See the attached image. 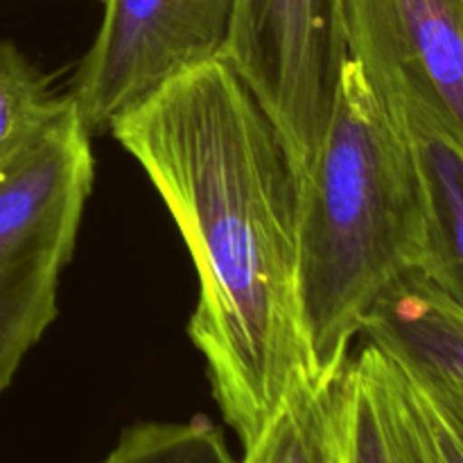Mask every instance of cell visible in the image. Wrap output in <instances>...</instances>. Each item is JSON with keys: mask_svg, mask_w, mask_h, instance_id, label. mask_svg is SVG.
Listing matches in <instances>:
<instances>
[{"mask_svg": "<svg viewBox=\"0 0 463 463\" xmlns=\"http://www.w3.org/2000/svg\"><path fill=\"white\" fill-rule=\"evenodd\" d=\"M170 211L199 279L188 337L242 446L307 371L288 147L231 63L167 81L109 129Z\"/></svg>", "mask_w": 463, "mask_h": 463, "instance_id": "cell-1", "label": "cell"}, {"mask_svg": "<svg viewBox=\"0 0 463 463\" xmlns=\"http://www.w3.org/2000/svg\"><path fill=\"white\" fill-rule=\"evenodd\" d=\"M428 247L414 143L348 59L324 143L297 190V301L307 373L339 378L380 298Z\"/></svg>", "mask_w": 463, "mask_h": 463, "instance_id": "cell-2", "label": "cell"}, {"mask_svg": "<svg viewBox=\"0 0 463 463\" xmlns=\"http://www.w3.org/2000/svg\"><path fill=\"white\" fill-rule=\"evenodd\" d=\"M93 185L90 134L63 95L0 170V396L57 319L61 271Z\"/></svg>", "mask_w": 463, "mask_h": 463, "instance_id": "cell-3", "label": "cell"}, {"mask_svg": "<svg viewBox=\"0 0 463 463\" xmlns=\"http://www.w3.org/2000/svg\"><path fill=\"white\" fill-rule=\"evenodd\" d=\"M224 59L271 118L301 179L348 61L344 0H235Z\"/></svg>", "mask_w": 463, "mask_h": 463, "instance_id": "cell-4", "label": "cell"}, {"mask_svg": "<svg viewBox=\"0 0 463 463\" xmlns=\"http://www.w3.org/2000/svg\"><path fill=\"white\" fill-rule=\"evenodd\" d=\"M235 0H102V23L68 98L89 134L175 77L224 57Z\"/></svg>", "mask_w": 463, "mask_h": 463, "instance_id": "cell-5", "label": "cell"}, {"mask_svg": "<svg viewBox=\"0 0 463 463\" xmlns=\"http://www.w3.org/2000/svg\"><path fill=\"white\" fill-rule=\"evenodd\" d=\"M348 59L405 129L463 147V0H344Z\"/></svg>", "mask_w": 463, "mask_h": 463, "instance_id": "cell-6", "label": "cell"}, {"mask_svg": "<svg viewBox=\"0 0 463 463\" xmlns=\"http://www.w3.org/2000/svg\"><path fill=\"white\" fill-rule=\"evenodd\" d=\"M342 463H437L396 364L366 342L339 378Z\"/></svg>", "mask_w": 463, "mask_h": 463, "instance_id": "cell-7", "label": "cell"}, {"mask_svg": "<svg viewBox=\"0 0 463 463\" xmlns=\"http://www.w3.org/2000/svg\"><path fill=\"white\" fill-rule=\"evenodd\" d=\"M362 335L392 360L463 387V312L420 274L407 276L380 298Z\"/></svg>", "mask_w": 463, "mask_h": 463, "instance_id": "cell-8", "label": "cell"}, {"mask_svg": "<svg viewBox=\"0 0 463 463\" xmlns=\"http://www.w3.org/2000/svg\"><path fill=\"white\" fill-rule=\"evenodd\" d=\"M425 197L428 247L420 276L463 312V147L432 129H407Z\"/></svg>", "mask_w": 463, "mask_h": 463, "instance_id": "cell-9", "label": "cell"}, {"mask_svg": "<svg viewBox=\"0 0 463 463\" xmlns=\"http://www.w3.org/2000/svg\"><path fill=\"white\" fill-rule=\"evenodd\" d=\"M339 378L298 371L238 463H342Z\"/></svg>", "mask_w": 463, "mask_h": 463, "instance_id": "cell-10", "label": "cell"}, {"mask_svg": "<svg viewBox=\"0 0 463 463\" xmlns=\"http://www.w3.org/2000/svg\"><path fill=\"white\" fill-rule=\"evenodd\" d=\"M61 99L14 41H0V170L57 111Z\"/></svg>", "mask_w": 463, "mask_h": 463, "instance_id": "cell-11", "label": "cell"}, {"mask_svg": "<svg viewBox=\"0 0 463 463\" xmlns=\"http://www.w3.org/2000/svg\"><path fill=\"white\" fill-rule=\"evenodd\" d=\"M99 463H238L224 434L206 416L152 420L125 430Z\"/></svg>", "mask_w": 463, "mask_h": 463, "instance_id": "cell-12", "label": "cell"}, {"mask_svg": "<svg viewBox=\"0 0 463 463\" xmlns=\"http://www.w3.org/2000/svg\"><path fill=\"white\" fill-rule=\"evenodd\" d=\"M389 357V355H387ZM392 360V357H389ZM407 398L437 463H463V387L420 366L396 362Z\"/></svg>", "mask_w": 463, "mask_h": 463, "instance_id": "cell-13", "label": "cell"}, {"mask_svg": "<svg viewBox=\"0 0 463 463\" xmlns=\"http://www.w3.org/2000/svg\"><path fill=\"white\" fill-rule=\"evenodd\" d=\"M99 3H102V0H99Z\"/></svg>", "mask_w": 463, "mask_h": 463, "instance_id": "cell-14", "label": "cell"}]
</instances>
